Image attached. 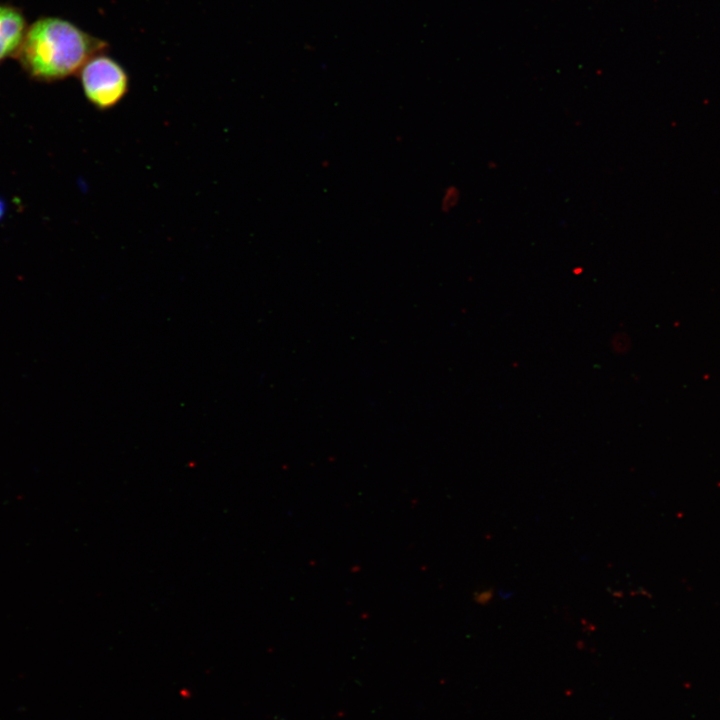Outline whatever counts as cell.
Listing matches in <instances>:
<instances>
[{
	"label": "cell",
	"instance_id": "obj_3",
	"mask_svg": "<svg viewBox=\"0 0 720 720\" xmlns=\"http://www.w3.org/2000/svg\"><path fill=\"white\" fill-rule=\"evenodd\" d=\"M27 28L25 18L17 8L0 4V61L17 54Z\"/></svg>",
	"mask_w": 720,
	"mask_h": 720
},
{
	"label": "cell",
	"instance_id": "obj_2",
	"mask_svg": "<svg viewBox=\"0 0 720 720\" xmlns=\"http://www.w3.org/2000/svg\"><path fill=\"white\" fill-rule=\"evenodd\" d=\"M105 52L92 56L79 71L85 97L90 104L102 111L118 105L130 87L126 69Z\"/></svg>",
	"mask_w": 720,
	"mask_h": 720
},
{
	"label": "cell",
	"instance_id": "obj_4",
	"mask_svg": "<svg viewBox=\"0 0 720 720\" xmlns=\"http://www.w3.org/2000/svg\"><path fill=\"white\" fill-rule=\"evenodd\" d=\"M3 212H4V204H3V202L0 200V217L2 216Z\"/></svg>",
	"mask_w": 720,
	"mask_h": 720
},
{
	"label": "cell",
	"instance_id": "obj_1",
	"mask_svg": "<svg viewBox=\"0 0 720 720\" xmlns=\"http://www.w3.org/2000/svg\"><path fill=\"white\" fill-rule=\"evenodd\" d=\"M108 43L59 17H42L26 30L17 56L33 77L52 81L79 72Z\"/></svg>",
	"mask_w": 720,
	"mask_h": 720
}]
</instances>
